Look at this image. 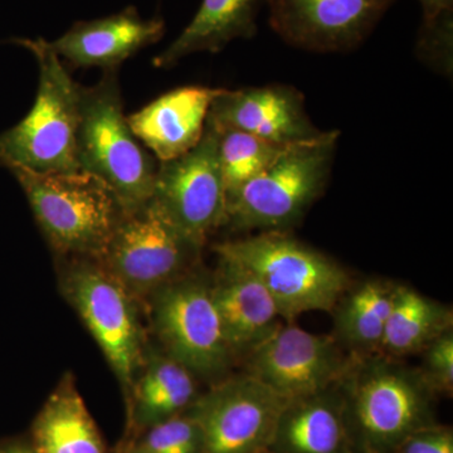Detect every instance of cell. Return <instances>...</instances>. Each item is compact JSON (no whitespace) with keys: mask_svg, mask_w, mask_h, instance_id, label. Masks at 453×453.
Segmentation results:
<instances>
[{"mask_svg":"<svg viewBox=\"0 0 453 453\" xmlns=\"http://www.w3.org/2000/svg\"><path fill=\"white\" fill-rule=\"evenodd\" d=\"M165 33L162 17L144 18L130 5L119 13L80 20L50 46L74 68L119 70L139 50L157 43Z\"/></svg>","mask_w":453,"mask_h":453,"instance_id":"cell-15","label":"cell"},{"mask_svg":"<svg viewBox=\"0 0 453 453\" xmlns=\"http://www.w3.org/2000/svg\"><path fill=\"white\" fill-rule=\"evenodd\" d=\"M338 131L291 145L264 172L226 198L225 226L235 231H282L296 225L323 195Z\"/></svg>","mask_w":453,"mask_h":453,"instance_id":"cell-5","label":"cell"},{"mask_svg":"<svg viewBox=\"0 0 453 453\" xmlns=\"http://www.w3.org/2000/svg\"><path fill=\"white\" fill-rule=\"evenodd\" d=\"M37 59L40 83L32 109L16 127L0 134V164L29 172L76 173L77 135L81 119V85L44 38H12Z\"/></svg>","mask_w":453,"mask_h":453,"instance_id":"cell-1","label":"cell"},{"mask_svg":"<svg viewBox=\"0 0 453 453\" xmlns=\"http://www.w3.org/2000/svg\"><path fill=\"white\" fill-rule=\"evenodd\" d=\"M395 453H453V434L449 428L428 426L405 438Z\"/></svg>","mask_w":453,"mask_h":453,"instance_id":"cell-28","label":"cell"},{"mask_svg":"<svg viewBox=\"0 0 453 453\" xmlns=\"http://www.w3.org/2000/svg\"><path fill=\"white\" fill-rule=\"evenodd\" d=\"M202 249L149 199L142 207L125 211L97 261L134 299H144L187 275Z\"/></svg>","mask_w":453,"mask_h":453,"instance_id":"cell-7","label":"cell"},{"mask_svg":"<svg viewBox=\"0 0 453 453\" xmlns=\"http://www.w3.org/2000/svg\"><path fill=\"white\" fill-rule=\"evenodd\" d=\"M31 446L37 453H107L73 375H65L33 422Z\"/></svg>","mask_w":453,"mask_h":453,"instance_id":"cell-20","label":"cell"},{"mask_svg":"<svg viewBox=\"0 0 453 453\" xmlns=\"http://www.w3.org/2000/svg\"><path fill=\"white\" fill-rule=\"evenodd\" d=\"M151 316L164 354L196 377H220L234 359L226 345L211 283L184 275L154 292Z\"/></svg>","mask_w":453,"mask_h":453,"instance_id":"cell-9","label":"cell"},{"mask_svg":"<svg viewBox=\"0 0 453 453\" xmlns=\"http://www.w3.org/2000/svg\"><path fill=\"white\" fill-rule=\"evenodd\" d=\"M345 401L329 388L283 404L268 451L351 453Z\"/></svg>","mask_w":453,"mask_h":453,"instance_id":"cell-18","label":"cell"},{"mask_svg":"<svg viewBox=\"0 0 453 453\" xmlns=\"http://www.w3.org/2000/svg\"><path fill=\"white\" fill-rule=\"evenodd\" d=\"M140 369L127 395L136 434L183 413L198 398L196 375L166 354H150Z\"/></svg>","mask_w":453,"mask_h":453,"instance_id":"cell-21","label":"cell"},{"mask_svg":"<svg viewBox=\"0 0 453 453\" xmlns=\"http://www.w3.org/2000/svg\"><path fill=\"white\" fill-rule=\"evenodd\" d=\"M261 3L262 0H202L189 25L154 57L153 65L166 70L195 53H217L231 42L250 40L257 32Z\"/></svg>","mask_w":453,"mask_h":453,"instance_id":"cell-19","label":"cell"},{"mask_svg":"<svg viewBox=\"0 0 453 453\" xmlns=\"http://www.w3.org/2000/svg\"><path fill=\"white\" fill-rule=\"evenodd\" d=\"M395 0H268L270 25L286 43L348 52L369 37Z\"/></svg>","mask_w":453,"mask_h":453,"instance_id":"cell-13","label":"cell"},{"mask_svg":"<svg viewBox=\"0 0 453 453\" xmlns=\"http://www.w3.org/2000/svg\"><path fill=\"white\" fill-rule=\"evenodd\" d=\"M207 122L279 144L308 142L323 133L312 124L303 94L288 85L225 88L211 104Z\"/></svg>","mask_w":453,"mask_h":453,"instance_id":"cell-14","label":"cell"},{"mask_svg":"<svg viewBox=\"0 0 453 453\" xmlns=\"http://www.w3.org/2000/svg\"><path fill=\"white\" fill-rule=\"evenodd\" d=\"M262 453H273V452L268 451V449H267V451H265V452H262Z\"/></svg>","mask_w":453,"mask_h":453,"instance_id":"cell-31","label":"cell"},{"mask_svg":"<svg viewBox=\"0 0 453 453\" xmlns=\"http://www.w3.org/2000/svg\"><path fill=\"white\" fill-rule=\"evenodd\" d=\"M225 88L184 86L127 116L131 130L159 163L177 159L201 142L211 104Z\"/></svg>","mask_w":453,"mask_h":453,"instance_id":"cell-16","label":"cell"},{"mask_svg":"<svg viewBox=\"0 0 453 453\" xmlns=\"http://www.w3.org/2000/svg\"><path fill=\"white\" fill-rule=\"evenodd\" d=\"M169 219L204 246L225 226L226 192L219 157V131L205 125L199 144L174 160L159 163L151 198Z\"/></svg>","mask_w":453,"mask_h":453,"instance_id":"cell-10","label":"cell"},{"mask_svg":"<svg viewBox=\"0 0 453 453\" xmlns=\"http://www.w3.org/2000/svg\"><path fill=\"white\" fill-rule=\"evenodd\" d=\"M65 296L96 340L127 395L144 365L134 296L97 259L71 258L62 277Z\"/></svg>","mask_w":453,"mask_h":453,"instance_id":"cell-8","label":"cell"},{"mask_svg":"<svg viewBox=\"0 0 453 453\" xmlns=\"http://www.w3.org/2000/svg\"><path fill=\"white\" fill-rule=\"evenodd\" d=\"M285 403L249 372L217 384L188 408L201 428V453L267 451Z\"/></svg>","mask_w":453,"mask_h":453,"instance_id":"cell-11","label":"cell"},{"mask_svg":"<svg viewBox=\"0 0 453 453\" xmlns=\"http://www.w3.org/2000/svg\"><path fill=\"white\" fill-rule=\"evenodd\" d=\"M395 288L380 280H371L344 297L336 312V340L357 353L380 351Z\"/></svg>","mask_w":453,"mask_h":453,"instance_id":"cell-23","label":"cell"},{"mask_svg":"<svg viewBox=\"0 0 453 453\" xmlns=\"http://www.w3.org/2000/svg\"><path fill=\"white\" fill-rule=\"evenodd\" d=\"M220 261L255 276L275 301L281 319L333 311L350 288L347 271L324 253L282 231L226 241L214 247Z\"/></svg>","mask_w":453,"mask_h":453,"instance_id":"cell-2","label":"cell"},{"mask_svg":"<svg viewBox=\"0 0 453 453\" xmlns=\"http://www.w3.org/2000/svg\"><path fill=\"white\" fill-rule=\"evenodd\" d=\"M421 374L434 393H452L453 389V332L445 330L425 349Z\"/></svg>","mask_w":453,"mask_h":453,"instance_id":"cell-27","label":"cell"},{"mask_svg":"<svg viewBox=\"0 0 453 453\" xmlns=\"http://www.w3.org/2000/svg\"><path fill=\"white\" fill-rule=\"evenodd\" d=\"M0 453H37L33 449L32 446L26 445V443H12L4 447Z\"/></svg>","mask_w":453,"mask_h":453,"instance_id":"cell-30","label":"cell"},{"mask_svg":"<svg viewBox=\"0 0 453 453\" xmlns=\"http://www.w3.org/2000/svg\"><path fill=\"white\" fill-rule=\"evenodd\" d=\"M366 363L359 369L354 365L357 372L349 381V429L353 427L369 452H395L405 438L432 426L434 390L421 372L387 359Z\"/></svg>","mask_w":453,"mask_h":453,"instance_id":"cell-6","label":"cell"},{"mask_svg":"<svg viewBox=\"0 0 453 453\" xmlns=\"http://www.w3.org/2000/svg\"><path fill=\"white\" fill-rule=\"evenodd\" d=\"M451 316L437 301L407 286H395L380 351L398 357L425 350L429 342L452 327Z\"/></svg>","mask_w":453,"mask_h":453,"instance_id":"cell-22","label":"cell"},{"mask_svg":"<svg viewBox=\"0 0 453 453\" xmlns=\"http://www.w3.org/2000/svg\"><path fill=\"white\" fill-rule=\"evenodd\" d=\"M213 281L211 299L234 357L251 353L281 326L277 323L281 315L275 301L249 271L219 259Z\"/></svg>","mask_w":453,"mask_h":453,"instance_id":"cell-17","label":"cell"},{"mask_svg":"<svg viewBox=\"0 0 453 453\" xmlns=\"http://www.w3.org/2000/svg\"><path fill=\"white\" fill-rule=\"evenodd\" d=\"M249 356V374L285 402L333 388L353 366L335 336L316 335L295 325H281Z\"/></svg>","mask_w":453,"mask_h":453,"instance_id":"cell-12","label":"cell"},{"mask_svg":"<svg viewBox=\"0 0 453 453\" xmlns=\"http://www.w3.org/2000/svg\"><path fill=\"white\" fill-rule=\"evenodd\" d=\"M422 5L423 22L434 19L445 12L453 11V0H418Z\"/></svg>","mask_w":453,"mask_h":453,"instance_id":"cell-29","label":"cell"},{"mask_svg":"<svg viewBox=\"0 0 453 453\" xmlns=\"http://www.w3.org/2000/svg\"><path fill=\"white\" fill-rule=\"evenodd\" d=\"M216 129V127H214ZM219 157L226 198L276 162L291 145L279 144L243 131L219 130ZM297 144V142H296Z\"/></svg>","mask_w":453,"mask_h":453,"instance_id":"cell-24","label":"cell"},{"mask_svg":"<svg viewBox=\"0 0 453 453\" xmlns=\"http://www.w3.org/2000/svg\"><path fill=\"white\" fill-rule=\"evenodd\" d=\"M202 434L189 410L139 432L125 453H201Z\"/></svg>","mask_w":453,"mask_h":453,"instance_id":"cell-25","label":"cell"},{"mask_svg":"<svg viewBox=\"0 0 453 453\" xmlns=\"http://www.w3.org/2000/svg\"><path fill=\"white\" fill-rule=\"evenodd\" d=\"M77 160L81 172L111 188L125 211L153 196L157 165L125 116L118 70L104 71L96 85L81 88Z\"/></svg>","mask_w":453,"mask_h":453,"instance_id":"cell-4","label":"cell"},{"mask_svg":"<svg viewBox=\"0 0 453 453\" xmlns=\"http://www.w3.org/2000/svg\"><path fill=\"white\" fill-rule=\"evenodd\" d=\"M57 255L100 259L125 213L115 192L85 172L41 173L8 168Z\"/></svg>","mask_w":453,"mask_h":453,"instance_id":"cell-3","label":"cell"},{"mask_svg":"<svg viewBox=\"0 0 453 453\" xmlns=\"http://www.w3.org/2000/svg\"><path fill=\"white\" fill-rule=\"evenodd\" d=\"M417 52L423 61L437 68L440 73H452L453 11L445 12L428 22H422Z\"/></svg>","mask_w":453,"mask_h":453,"instance_id":"cell-26","label":"cell"}]
</instances>
